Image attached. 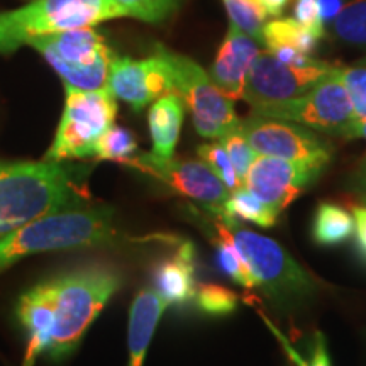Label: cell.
I'll list each match as a JSON object with an SVG mask.
<instances>
[{
  "instance_id": "cell-1",
  "label": "cell",
  "mask_w": 366,
  "mask_h": 366,
  "mask_svg": "<svg viewBox=\"0 0 366 366\" xmlns=\"http://www.w3.org/2000/svg\"><path fill=\"white\" fill-rule=\"evenodd\" d=\"M119 285L121 273L109 264H86L39 283L53 314L46 358L59 363L75 353Z\"/></svg>"
},
{
  "instance_id": "cell-2",
  "label": "cell",
  "mask_w": 366,
  "mask_h": 366,
  "mask_svg": "<svg viewBox=\"0 0 366 366\" xmlns=\"http://www.w3.org/2000/svg\"><path fill=\"white\" fill-rule=\"evenodd\" d=\"M80 200V177L61 162H0L2 236Z\"/></svg>"
},
{
  "instance_id": "cell-3",
  "label": "cell",
  "mask_w": 366,
  "mask_h": 366,
  "mask_svg": "<svg viewBox=\"0 0 366 366\" xmlns=\"http://www.w3.org/2000/svg\"><path fill=\"white\" fill-rule=\"evenodd\" d=\"M116 237L111 207H70L19 226L0 237V272L24 256L85 249Z\"/></svg>"
},
{
  "instance_id": "cell-4",
  "label": "cell",
  "mask_w": 366,
  "mask_h": 366,
  "mask_svg": "<svg viewBox=\"0 0 366 366\" xmlns=\"http://www.w3.org/2000/svg\"><path fill=\"white\" fill-rule=\"evenodd\" d=\"M124 17L114 0H29L0 12V54H11L41 36L99 26Z\"/></svg>"
},
{
  "instance_id": "cell-5",
  "label": "cell",
  "mask_w": 366,
  "mask_h": 366,
  "mask_svg": "<svg viewBox=\"0 0 366 366\" xmlns=\"http://www.w3.org/2000/svg\"><path fill=\"white\" fill-rule=\"evenodd\" d=\"M65 109L56 136L44 159L63 162L97 154L100 137L114 126L117 116V99L111 90H80L66 86Z\"/></svg>"
},
{
  "instance_id": "cell-6",
  "label": "cell",
  "mask_w": 366,
  "mask_h": 366,
  "mask_svg": "<svg viewBox=\"0 0 366 366\" xmlns=\"http://www.w3.org/2000/svg\"><path fill=\"white\" fill-rule=\"evenodd\" d=\"M27 46L43 54L66 86L80 90L107 86L114 53L95 26L41 36Z\"/></svg>"
},
{
  "instance_id": "cell-7",
  "label": "cell",
  "mask_w": 366,
  "mask_h": 366,
  "mask_svg": "<svg viewBox=\"0 0 366 366\" xmlns=\"http://www.w3.org/2000/svg\"><path fill=\"white\" fill-rule=\"evenodd\" d=\"M251 114L290 121L322 134L346 139H356L360 131L353 104L341 80L340 66L307 94L285 102L253 107Z\"/></svg>"
},
{
  "instance_id": "cell-8",
  "label": "cell",
  "mask_w": 366,
  "mask_h": 366,
  "mask_svg": "<svg viewBox=\"0 0 366 366\" xmlns=\"http://www.w3.org/2000/svg\"><path fill=\"white\" fill-rule=\"evenodd\" d=\"M154 49H158L170 63L177 94L190 109L192 122L200 136L219 139L229 129L239 126L241 119L236 114L234 100L217 89L199 63L164 48L163 44H157Z\"/></svg>"
},
{
  "instance_id": "cell-9",
  "label": "cell",
  "mask_w": 366,
  "mask_h": 366,
  "mask_svg": "<svg viewBox=\"0 0 366 366\" xmlns=\"http://www.w3.org/2000/svg\"><path fill=\"white\" fill-rule=\"evenodd\" d=\"M229 227L256 285L263 288V292L278 300H297L312 295L315 290L312 278L277 241L248 229H239L237 224Z\"/></svg>"
},
{
  "instance_id": "cell-10",
  "label": "cell",
  "mask_w": 366,
  "mask_h": 366,
  "mask_svg": "<svg viewBox=\"0 0 366 366\" xmlns=\"http://www.w3.org/2000/svg\"><path fill=\"white\" fill-rule=\"evenodd\" d=\"M241 131L258 154L309 164L324 172L332 159L334 146L317 131L282 119L251 114L241 121Z\"/></svg>"
},
{
  "instance_id": "cell-11",
  "label": "cell",
  "mask_w": 366,
  "mask_h": 366,
  "mask_svg": "<svg viewBox=\"0 0 366 366\" xmlns=\"http://www.w3.org/2000/svg\"><path fill=\"white\" fill-rule=\"evenodd\" d=\"M337 65L312 59L307 65L283 63L269 51H259L251 66L242 99L253 107L285 102L312 90Z\"/></svg>"
},
{
  "instance_id": "cell-12",
  "label": "cell",
  "mask_w": 366,
  "mask_h": 366,
  "mask_svg": "<svg viewBox=\"0 0 366 366\" xmlns=\"http://www.w3.org/2000/svg\"><path fill=\"white\" fill-rule=\"evenodd\" d=\"M124 164L163 182L177 194L197 200L221 221L226 217V205L231 192L202 159H163L153 153H137Z\"/></svg>"
},
{
  "instance_id": "cell-13",
  "label": "cell",
  "mask_w": 366,
  "mask_h": 366,
  "mask_svg": "<svg viewBox=\"0 0 366 366\" xmlns=\"http://www.w3.org/2000/svg\"><path fill=\"white\" fill-rule=\"evenodd\" d=\"M107 89L114 97L124 100L136 112L146 105L168 94H177L175 76L168 63L158 49L144 59H132L114 54L109 68Z\"/></svg>"
},
{
  "instance_id": "cell-14",
  "label": "cell",
  "mask_w": 366,
  "mask_h": 366,
  "mask_svg": "<svg viewBox=\"0 0 366 366\" xmlns=\"http://www.w3.org/2000/svg\"><path fill=\"white\" fill-rule=\"evenodd\" d=\"M320 170L309 164L288 159L256 154L242 185L263 204L280 214L320 175Z\"/></svg>"
},
{
  "instance_id": "cell-15",
  "label": "cell",
  "mask_w": 366,
  "mask_h": 366,
  "mask_svg": "<svg viewBox=\"0 0 366 366\" xmlns=\"http://www.w3.org/2000/svg\"><path fill=\"white\" fill-rule=\"evenodd\" d=\"M258 54V43L236 24L229 22V29L210 66L209 76L229 99H242L249 70Z\"/></svg>"
},
{
  "instance_id": "cell-16",
  "label": "cell",
  "mask_w": 366,
  "mask_h": 366,
  "mask_svg": "<svg viewBox=\"0 0 366 366\" xmlns=\"http://www.w3.org/2000/svg\"><path fill=\"white\" fill-rule=\"evenodd\" d=\"M167 307V302L153 288H143L132 300L129 327H127V347H129L127 366H143L149 342Z\"/></svg>"
},
{
  "instance_id": "cell-17",
  "label": "cell",
  "mask_w": 366,
  "mask_h": 366,
  "mask_svg": "<svg viewBox=\"0 0 366 366\" xmlns=\"http://www.w3.org/2000/svg\"><path fill=\"white\" fill-rule=\"evenodd\" d=\"M195 259L192 244H183L170 259H164L154 272L158 294L168 305H182L195 299Z\"/></svg>"
},
{
  "instance_id": "cell-18",
  "label": "cell",
  "mask_w": 366,
  "mask_h": 366,
  "mask_svg": "<svg viewBox=\"0 0 366 366\" xmlns=\"http://www.w3.org/2000/svg\"><path fill=\"white\" fill-rule=\"evenodd\" d=\"M185 104L178 94H168L154 100L149 109V132L153 141L154 157L170 159L175 153L178 137H180Z\"/></svg>"
},
{
  "instance_id": "cell-19",
  "label": "cell",
  "mask_w": 366,
  "mask_h": 366,
  "mask_svg": "<svg viewBox=\"0 0 366 366\" xmlns=\"http://www.w3.org/2000/svg\"><path fill=\"white\" fill-rule=\"evenodd\" d=\"M229 21L263 44V26L268 17H280L288 0H222Z\"/></svg>"
},
{
  "instance_id": "cell-20",
  "label": "cell",
  "mask_w": 366,
  "mask_h": 366,
  "mask_svg": "<svg viewBox=\"0 0 366 366\" xmlns=\"http://www.w3.org/2000/svg\"><path fill=\"white\" fill-rule=\"evenodd\" d=\"M355 234V217L341 205L320 202L315 209L312 237L319 246H337Z\"/></svg>"
},
{
  "instance_id": "cell-21",
  "label": "cell",
  "mask_w": 366,
  "mask_h": 366,
  "mask_svg": "<svg viewBox=\"0 0 366 366\" xmlns=\"http://www.w3.org/2000/svg\"><path fill=\"white\" fill-rule=\"evenodd\" d=\"M319 41L317 36L305 29L295 17H274L263 26V44L267 46V51L290 48L312 56Z\"/></svg>"
},
{
  "instance_id": "cell-22",
  "label": "cell",
  "mask_w": 366,
  "mask_h": 366,
  "mask_svg": "<svg viewBox=\"0 0 366 366\" xmlns=\"http://www.w3.org/2000/svg\"><path fill=\"white\" fill-rule=\"evenodd\" d=\"M237 219L254 222L262 227H272L277 224L278 212H274L272 207L263 204L246 187H241V189L229 194L226 217H224L222 222H226L227 226H234V224H237Z\"/></svg>"
},
{
  "instance_id": "cell-23",
  "label": "cell",
  "mask_w": 366,
  "mask_h": 366,
  "mask_svg": "<svg viewBox=\"0 0 366 366\" xmlns=\"http://www.w3.org/2000/svg\"><path fill=\"white\" fill-rule=\"evenodd\" d=\"M214 226L217 229V263L222 268V272H226L232 280L244 288L258 287L249 267L237 249L231 227L221 219H217Z\"/></svg>"
},
{
  "instance_id": "cell-24",
  "label": "cell",
  "mask_w": 366,
  "mask_h": 366,
  "mask_svg": "<svg viewBox=\"0 0 366 366\" xmlns=\"http://www.w3.org/2000/svg\"><path fill=\"white\" fill-rule=\"evenodd\" d=\"M334 38L350 46H366V0H351L329 24Z\"/></svg>"
},
{
  "instance_id": "cell-25",
  "label": "cell",
  "mask_w": 366,
  "mask_h": 366,
  "mask_svg": "<svg viewBox=\"0 0 366 366\" xmlns=\"http://www.w3.org/2000/svg\"><path fill=\"white\" fill-rule=\"evenodd\" d=\"M134 154H137L136 137L124 127L114 124L100 137L95 157L99 159H109V162L126 163Z\"/></svg>"
},
{
  "instance_id": "cell-26",
  "label": "cell",
  "mask_w": 366,
  "mask_h": 366,
  "mask_svg": "<svg viewBox=\"0 0 366 366\" xmlns=\"http://www.w3.org/2000/svg\"><path fill=\"white\" fill-rule=\"evenodd\" d=\"M197 153H199V158L207 164L210 170L216 173L219 180L227 187L229 192H234L237 189H241V187H244L239 175H237L231 158H229L226 149H224V146L219 143V141L217 143L199 146Z\"/></svg>"
},
{
  "instance_id": "cell-27",
  "label": "cell",
  "mask_w": 366,
  "mask_h": 366,
  "mask_svg": "<svg viewBox=\"0 0 366 366\" xmlns=\"http://www.w3.org/2000/svg\"><path fill=\"white\" fill-rule=\"evenodd\" d=\"M182 0H114L124 17L144 22H162L170 17Z\"/></svg>"
},
{
  "instance_id": "cell-28",
  "label": "cell",
  "mask_w": 366,
  "mask_h": 366,
  "mask_svg": "<svg viewBox=\"0 0 366 366\" xmlns=\"http://www.w3.org/2000/svg\"><path fill=\"white\" fill-rule=\"evenodd\" d=\"M195 300L199 309L209 315H227L237 307V295L217 283H202L197 287Z\"/></svg>"
},
{
  "instance_id": "cell-29",
  "label": "cell",
  "mask_w": 366,
  "mask_h": 366,
  "mask_svg": "<svg viewBox=\"0 0 366 366\" xmlns=\"http://www.w3.org/2000/svg\"><path fill=\"white\" fill-rule=\"evenodd\" d=\"M219 143L224 146V149H226L229 158H231V162L234 164L241 182H244L246 173H248L251 163L254 162L256 154L258 153L251 148L248 139H246L244 134H242L241 126H236L232 127V129H229L222 137H219Z\"/></svg>"
},
{
  "instance_id": "cell-30",
  "label": "cell",
  "mask_w": 366,
  "mask_h": 366,
  "mask_svg": "<svg viewBox=\"0 0 366 366\" xmlns=\"http://www.w3.org/2000/svg\"><path fill=\"white\" fill-rule=\"evenodd\" d=\"M340 75L353 104L356 121L361 126L366 121V68L340 66Z\"/></svg>"
},
{
  "instance_id": "cell-31",
  "label": "cell",
  "mask_w": 366,
  "mask_h": 366,
  "mask_svg": "<svg viewBox=\"0 0 366 366\" xmlns=\"http://www.w3.org/2000/svg\"><path fill=\"white\" fill-rule=\"evenodd\" d=\"M295 19L300 22L305 29L317 36L319 39L326 34V24L320 16V0H295L294 7Z\"/></svg>"
},
{
  "instance_id": "cell-32",
  "label": "cell",
  "mask_w": 366,
  "mask_h": 366,
  "mask_svg": "<svg viewBox=\"0 0 366 366\" xmlns=\"http://www.w3.org/2000/svg\"><path fill=\"white\" fill-rule=\"evenodd\" d=\"M283 346H285V350L288 351V355H290V358L295 361L297 366H332L331 360H329L326 341H324L322 334H315L314 350H312V355H310L309 363L304 358H300V356L297 355L290 346L285 345V342H283Z\"/></svg>"
},
{
  "instance_id": "cell-33",
  "label": "cell",
  "mask_w": 366,
  "mask_h": 366,
  "mask_svg": "<svg viewBox=\"0 0 366 366\" xmlns=\"http://www.w3.org/2000/svg\"><path fill=\"white\" fill-rule=\"evenodd\" d=\"M355 217V232H356V244H358L360 253L366 259V205H356L353 207Z\"/></svg>"
},
{
  "instance_id": "cell-34",
  "label": "cell",
  "mask_w": 366,
  "mask_h": 366,
  "mask_svg": "<svg viewBox=\"0 0 366 366\" xmlns=\"http://www.w3.org/2000/svg\"><path fill=\"white\" fill-rule=\"evenodd\" d=\"M353 185L361 195L366 197V158H363V162L360 163L358 172H356V175L353 178Z\"/></svg>"
},
{
  "instance_id": "cell-35",
  "label": "cell",
  "mask_w": 366,
  "mask_h": 366,
  "mask_svg": "<svg viewBox=\"0 0 366 366\" xmlns=\"http://www.w3.org/2000/svg\"><path fill=\"white\" fill-rule=\"evenodd\" d=\"M358 137H363V139H366V121L363 122V124L360 126V131H358ZM366 158V157H365Z\"/></svg>"
},
{
  "instance_id": "cell-36",
  "label": "cell",
  "mask_w": 366,
  "mask_h": 366,
  "mask_svg": "<svg viewBox=\"0 0 366 366\" xmlns=\"http://www.w3.org/2000/svg\"><path fill=\"white\" fill-rule=\"evenodd\" d=\"M363 204L366 205V197H363Z\"/></svg>"
},
{
  "instance_id": "cell-37",
  "label": "cell",
  "mask_w": 366,
  "mask_h": 366,
  "mask_svg": "<svg viewBox=\"0 0 366 366\" xmlns=\"http://www.w3.org/2000/svg\"><path fill=\"white\" fill-rule=\"evenodd\" d=\"M0 237H2V234H0Z\"/></svg>"
}]
</instances>
